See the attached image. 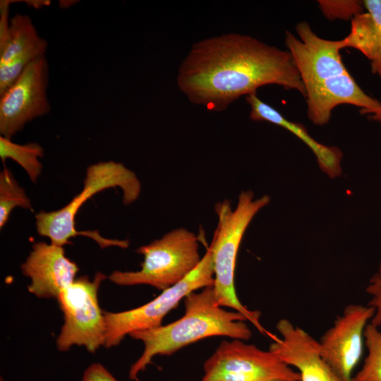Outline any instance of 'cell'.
Wrapping results in <instances>:
<instances>
[{
    "label": "cell",
    "instance_id": "1",
    "mask_svg": "<svg viewBox=\"0 0 381 381\" xmlns=\"http://www.w3.org/2000/svg\"><path fill=\"white\" fill-rule=\"evenodd\" d=\"M179 89L210 111L225 110L267 85L306 90L290 52L253 37L230 33L195 43L181 65Z\"/></svg>",
    "mask_w": 381,
    "mask_h": 381
},
{
    "label": "cell",
    "instance_id": "2",
    "mask_svg": "<svg viewBox=\"0 0 381 381\" xmlns=\"http://www.w3.org/2000/svg\"><path fill=\"white\" fill-rule=\"evenodd\" d=\"M297 36L285 32L290 52L306 90L308 119L315 125L329 123L333 109L341 104L361 109L381 106L365 93L345 66L340 50L341 40L319 37L306 21L296 26Z\"/></svg>",
    "mask_w": 381,
    "mask_h": 381
},
{
    "label": "cell",
    "instance_id": "3",
    "mask_svg": "<svg viewBox=\"0 0 381 381\" xmlns=\"http://www.w3.org/2000/svg\"><path fill=\"white\" fill-rule=\"evenodd\" d=\"M185 313L180 319L157 327L136 331L129 336L141 341L144 349L131 366L128 378L138 381L139 373L156 356H170L181 348L213 336L248 340L252 332L246 318L237 311H229L217 304L213 286L196 291L184 298Z\"/></svg>",
    "mask_w": 381,
    "mask_h": 381
},
{
    "label": "cell",
    "instance_id": "4",
    "mask_svg": "<svg viewBox=\"0 0 381 381\" xmlns=\"http://www.w3.org/2000/svg\"><path fill=\"white\" fill-rule=\"evenodd\" d=\"M270 202V196L264 195L255 198L253 192L248 190L241 192L234 210L229 200L218 202L215 205L217 226L209 247L213 262V291L217 304L242 313L260 332L273 339L276 336L266 331L260 322V311L249 310L239 301L234 284L237 254L243 235L254 217Z\"/></svg>",
    "mask_w": 381,
    "mask_h": 381
},
{
    "label": "cell",
    "instance_id": "5",
    "mask_svg": "<svg viewBox=\"0 0 381 381\" xmlns=\"http://www.w3.org/2000/svg\"><path fill=\"white\" fill-rule=\"evenodd\" d=\"M116 187L123 191L124 205L135 202L141 191V184L136 174L120 162H99L89 166L82 190L67 205L55 211H40L35 215L38 234L49 238L51 243L60 246L70 244L71 238L85 236L96 241L102 248H128V240L109 239L102 236L97 230L82 231L75 227L76 215L85 201L102 190Z\"/></svg>",
    "mask_w": 381,
    "mask_h": 381
},
{
    "label": "cell",
    "instance_id": "6",
    "mask_svg": "<svg viewBox=\"0 0 381 381\" xmlns=\"http://www.w3.org/2000/svg\"><path fill=\"white\" fill-rule=\"evenodd\" d=\"M198 241L186 229L171 230L137 249L143 255L139 270H115L109 279L119 286L145 284L163 291L180 282L198 265L202 259Z\"/></svg>",
    "mask_w": 381,
    "mask_h": 381
},
{
    "label": "cell",
    "instance_id": "7",
    "mask_svg": "<svg viewBox=\"0 0 381 381\" xmlns=\"http://www.w3.org/2000/svg\"><path fill=\"white\" fill-rule=\"evenodd\" d=\"M106 278L101 272H97L93 279L81 276L59 293L57 301L64 314V324L56 341L59 351L83 346L94 353L104 346L106 325L98 291Z\"/></svg>",
    "mask_w": 381,
    "mask_h": 381
},
{
    "label": "cell",
    "instance_id": "8",
    "mask_svg": "<svg viewBox=\"0 0 381 381\" xmlns=\"http://www.w3.org/2000/svg\"><path fill=\"white\" fill-rule=\"evenodd\" d=\"M212 253L207 248L198 265L183 280L163 291L151 301L138 308L121 311H104L106 325L104 347L119 345L126 335L162 325L165 315L190 293L214 285Z\"/></svg>",
    "mask_w": 381,
    "mask_h": 381
},
{
    "label": "cell",
    "instance_id": "9",
    "mask_svg": "<svg viewBox=\"0 0 381 381\" xmlns=\"http://www.w3.org/2000/svg\"><path fill=\"white\" fill-rule=\"evenodd\" d=\"M201 381H300V375L270 350L241 339L222 341L203 365Z\"/></svg>",
    "mask_w": 381,
    "mask_h": 381
},
{
    "label": "cell",
    "instance_id": "10",
    "mask_svg": "<svg viewBox=\"0 0 381 381\" xmlns=\"http://www.w3.org/2000/svg\"><path fill=\"white\" fill-rule=\"evenodd\" d=\"M48 64L45 56L31 62L14 83L0 95V133L11 139L34 119L47 114Z\"/></svg>",
    "mask_w": 381,
    "mask_h": 381
},
{
    "label": "cell",
    "instance_id": "11",
    "mask_svg": "<svg viewBox=\"0 0 381 381\" xmlns=\"http://www.w3.org/2000/svg\"><path fill=\"white\" fill-rule=\"evenodd\" d=\"M375 310L369 305L349 304L318 341L322 358L342 381H352L363 353L364 331Z\"/></svg>",
    "mask_w": 381,
    "mask_h": 381
},
{
    "label": "cell",
    "instance_id": "12",
    "mask_svg": "<svg viewBox=\"0 0 381 381\" xmlns=\"http://www.w3.org/2000/svg\"><path fill=\"white\" fill-rule=\"evenodd\" d=\"M9 4H0V95L47 49V41L39 36L28 16L17 13L8 19Z\"/></svg>",
    "mask_w": 381,
    "mask_h": 381
},
{
    "label": "cell",
    "instance_id": "13",
    "mask_svg": "<svg viewBox=\"0 0 381 381\" xmlns=\"http://www.w3.org/2000/svg\"><path fill=\"white\" fill-rule=\"evenodd\" d=\"M277 337L269 350L280 360L296 369L300 381H342L322 358L318 341L287 319L278 321Z\"/></svg>",
    "mask_w": 381,
    "mask_h": 381
},
{
    "label": "cell",
    "instance_id": "14",
    "mask_svg": "<svg viewBox=\"0 0 381 381\" xmlns=\"http://www.w3.org/2000/svg\"><path fill=\"white\" fill-rule=\"evenodd\" d=\"M24 276L30 278L28 290L40 298H56L75 279L79 267L66 256L64 246L37 242L20 265Z\"/></svg>",
    "mask_w": 381,
    "mask_h": 381
},
{
    "label": "cell",
    "instance_id": "15",
    "mask_svg": "<svg viewBox=\"0 0 381 381\" xmlns=\"http://www.w3.org/2000/svg\"><path fill=\"white\" fill-rule=\"evenodd\" d=\"M246 102L250 107V118L252 120L269 122L290 131L311 150L322 172L330 179L341 176L343 153L339 147L318 142L310 136L305 126L286 119L277 109L262 101L256 93L246 96Z\"/></svg>",
    "mask_w": 381,
    "mask_h": 381
},
{
    "label": "cell",
    "instance_id": "16",
    "mask_svg": "<svg viewBox=\"0 0 381 381\" xmlns=\"http://www.w3.org/2000/svg\"><path fill=\"white\" fill-rule=\"evenodd\" d=\"M365 11L351 20L349 35L341 39L343 49L358 50L370 61L371 72L381 78V0H364Z\"/></svg>",
    "mask_w": 381,
    "mask_h": 381
},
{
    "label": "cell",
    "instance_id": "17",
    "mask_svg": "<svg viewBox=\"0 0 381 381\" xmlns=\"http://www.w3.org/2000/svg\"><path fill=\"white\" fill-rule=\"evenodd\" d=\"M43 156V147L37 143L20 145L0 136V157L2 162L5 163L8 158L14 160L23 168L33 183L41 174L42 164L39 159Z\"/></svg>",
    "mask_w": 381,
    "mask_h": 381
},
{
    "label": "cell",
    "instance_id": "18",
    "mask_svg": "<svg viewBox=\"0 0 381 381\" xmlns=\"http://www.w3.org/2000/svg\"><path fill=\"white\" fill-rule=\"evenodd\" d=\"M33 210L24 188L19 186L11 171L4 167L0 174V228L8 222L12 210L17 207Z\"/></svg>",
    "mask_w": 381,
    "mask_h": 381
},
{
    "label": "cell",
    "instance_id": "19",
    "mask_svg": "<svg viewBox=\"0 0 381 381\" xmlns=\"http://www.w3.org/2000/svg\"><path fill=\"white\" fill-rule=\"evenodd\" d=\"M364 343L367 356L352 381H381V325L377 327L370 322L366 326Z\"/></svg>",
    "mask_w": 381,
    "mask_h": 381
},
{
    "label": "cell",
    "instance_id": "20",
    "mask_svg": "<svg viewBox=\"0 0 381 381\" xmlns=\"http://www.w3.org/2000/svg\"><path fill=\"white\" fill-rule=\"evenodd\" d=\"M319 8L326 18L349 20L365 11L363 1L358 0H320Z\"/></svg>",
    "mask_w": 381,
    "mask_h": 381
},
{
    "label": "cell",
    "instance_id": "21",
    "mask_svg": "<svg viewBox=\"0 0 381 381\" xmlns=\"http://www.w3.org/2000/svg\"><path fill=\"white\" fill-rule=\"evenodd\" d=\"M367 294L370 296L368 305L375 310L374 315L370 323L375 326L381 325V262L377 271L371 277L365 288Z\"/></svg>",
    "mask_w": 381,
    "mask_h": 381
},
{
    "label": "cell",
    "instance_id": "22",
    "mask_svg": "<svg viewBox=\"0 0 381 381\" xmlns=\"http://www.w3.org/2000/svg\"><path fill=\"white\" fill-rule=\"evenodd\" d=\"M81 381H118L101 363H94L84 371Z\"/></svg>",
    "mask_w": 381,
    "mask_h": 381
},
{
    "label": "cell",
    "instance_id": "23",
    "mask_svg": "<svg viewBox=\"0 0 381 381\" xmlns=\"http://www.w3.org/2000/svg\"><path fill=\"white\" fill-rule=\"evenodd\" d=\"M360 114L366 116L370 121L381 124V106L371 109H361Z\"/></svg>",
    "mask_w": 381,
    "mask_h": 381
},
{
    "label": "cell",
    "instance_id": "24",
    "mask_svg": "<svg viewBox=\"0 0 381 381\" xmlns=\"http://www.w3.org/2000/svg\"><path fill=\"white\" fill-rule=\"evenodd\" d=\"M278 381H289V380H278Z\"/></svg>",
    "mask_w": 381,
    "mask_h": 381
}]
</instances>
